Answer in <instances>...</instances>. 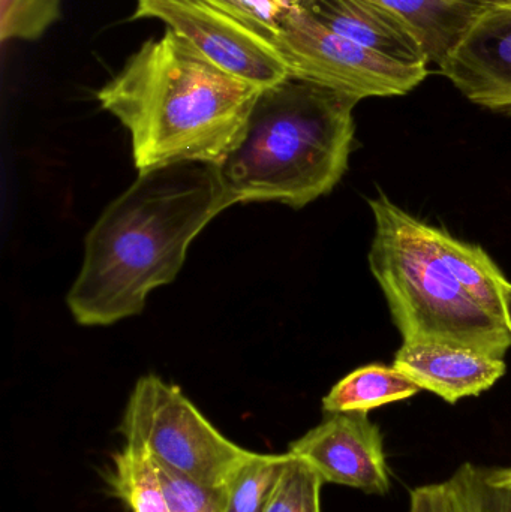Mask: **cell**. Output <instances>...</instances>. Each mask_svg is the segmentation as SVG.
<instances>
[{"label": "cell", "instance_id": "cell-1", "mask_svg": "<svg viewBox=\"0 0 511 512\" xmlns=\"http://www.w3.org/2000/svg\"><path fill=\"white\" fill-rule=\"evenodd\" d=\"M216 165L143 171L99 216L66 303L87 327L138 315L153 289L176 279L192 240L228 207Z\"/></svg>", "mask_w": 511, "mask_h": 512}, {"label": "cell", "instance_id": "cell-2", "mask_svg": "<svg viewBox=\"0 0 511 512\" xmlns=\"http://www.w3.org/2000/svg\"><path fill=\"white\" fill-rule=\"evenodd\" d=\"M261 90L167 29L129 57L98 101L128 129L143 173L185 162L219 167L242 137Z\"/></svg>", "mask_w": 511, "mask_h": 512}, {"label": "cell", "instance_id": "cell-3", "mask_svg": "<svg viewBox=\"0 0 511 512\" xmlns=\"http://www.w3.org/2000/svg\"><path fill=\"white\" fill-rule=\"evenodd\" d=\"M359 102L299 77L261 90L242 137L218 167L233 204L302 209L330 194L348 170Z\"/></svg>", "mask_w": 511, "mask_h": 512}, {"label": "cell", "instance_id": "cell-4", "mask_svg": "<svg viewBox=\"0 0 511 512\" xmlns=\"http://www.w3.org/2000/svg\"><path fill=\"white\" fill-rule=\"evenodd\" d=\"M368 203L375 219L369 267L404 343H447L504 358L511 346L507 322L453 276L432 242L431 225L384 194Z\"/></svg>", "mask_w": 511, "mask_h": 512}, {"label": "cell", "instance_id": "cell-5", "mask_svg": "<svg viewBox=\"0 0 511 512\" xmlns=\"http://www.w3.org/2000/svg\"><path fill=\"white\" fill-rule=\"evenodd\" d=\"M119 433L125 445L147 451L195 483L224 489L254 451L225 438L177 385L147 375L126 403Z\"/></svg>", "mask_w": 511, "mask_h": 512}, {"label": "cell", "instance_id": "cell-6", "mask_svg": "<svg viewBox=\"0 0 511 512\" xmlns=\"http://www.w3.org/2000/svg\"><path fill=\"white\" fill-rule=\"evenodd\" d=\"M273 44L291 77L359 101L407 95L428 77V66L404 65L374 53L327 29L293 2L276 18Z\"/></svg>", "mask_w": 511, "mask_h": 512}, {"label": "cell", "instance_id": "cell-7", "mask_svg": "<svg viewBox=\"0 0 511 512\" xmlns=\"http://www.w3.org/2000/svg\"><path fill=\"white\" fill-rule=\"evenodd\" d=\"M156 18L225 71L266 89L291 77L273 30L215 0H137L132 20Z\"/></svg>", "mask_w": 511, "mask_h": 512}, {"label": "cell", "instance_id": "cell-8", "mask_svg": "<svg viewBox=\"0 0 511 512\" xmlns=\"http://www.w3.org/2000/svg\"><path fill=\"white\" fill-rule=\"evenodd\" d=\"M288 453L306 460L324 483L387 495L392 487L380 427L366 412L327 414L314 429L291 442Z\"/></svg>", "mask_w": 511, "mask_h": 512}, {"label": "cell", "instance_id": "cell-9", "mask_svg": "<svg viewBox=\"0 0 511 512\" xmlns=\"http://www.w3.org/2000/svg\"><path fill=\"white\" fill-rule=\"evenodd\" d=\"M438 68L473 104L511 114V2L486 5Z\"/></svg>", "mask_w": 511, "mask_h": 512}, {"label": "cell", "instance_id": "cell-10", "mask_svg": "<svg viewBox=\"0 0 511 512\" xmlns=\"http://www.w3.org/2000/svg\"><path fill=\"white\" fill-rule=\"evenodd\" d=\"M393 366L447 403L491 390L506 373L503 358L464 346L435 342H407L396 352Z\"/></svg>", "mask_w": 511, "mask_h": 512}, {"label": "cell", "instance_id": "cell-11", "mask_svg": "<svg viewBox=\"0 0 511 512\" xmlns=\"http://www.w3.org/2000/svg\"><path fill=\"white\" fill-rule=\"evenodd\" d=\"M327 29L387 59L429 66L419 33L377 0H291Z\"/></svg>", "mask_w": 511, "mask_h": 512}, {"label": "cell", "instance_id": "cell-12", "mask_svg": "<svg viewBox=\"0 0 511 512\" xmlns=\"http://www.w3.org/2000/svg\"><path fill=\"white\" fill-rule=\"evenodd\" d=\"M413 26L422 39L429 63L440 66L474 18L485 8L470 0H377Z\"/></svg>", "mask_w": 511, "mask_h": 512}, {"label": "cell", "instance_id": "cell-13", "mask_svg": "<svg viewBox=\"0 0 511 512\" xmlns=\"http://www.w3.org/2000/svg\"><path fill=\"white\" fill-rule=\"evenodd\" d=\"M419 385L395 366L360 367L338 382L323 399L326 414L366 412L389 403L401 402L420 393Z\"/></svg>", "mask_w": 511, "mask_h": 512}, {"label": "cell", "instance_id": "cell-14", "mask_svg": "<svg viewBox=\"0 0 511 512\" xmlns=\"http://www.w3.org/2000/svg\"><path fill=\"white\" fill-rule=\"evenodd\" d=\"M431 237L438 254L465 291L492 315L506 321L500 292L504 276L491 256L480 246L461 242L440 228L431 227Z\"/></svg>", "mask_w": 511, "mask_h": 512}, {"label": "cell", "instance_id": "cell-15", "mask_svg": "<svg viewBox=\"0 0 511 512\" xmlns=\"http://www.w3.org/2000/svg\"><path fill=\"white\" fill-rule=\"evenodd\" d=\"M111 462L105 475L111 495L132 512H170L155 459L147 451L125 445Z\"/></svg>", "mask_w": 511, "mask_h": 512}, {"label": "cell", "instance_id": "cell-16", "mask_svg": "<svg viewBox=\"0 0 511 512\" xmlns=\"http://www.w3.org/2000/svg\"><path fill=\"white\" fill-rule=\"evenodd\" d=\"M446 487L452 512H511V466L462 463Z\"/></svg>", "mask_w": 511, "mask_h": 512}, {"label": "cell", "instance_id": "cell-17", "mask_svg": "<svg viewBox=\"0 0 511 512\" xmlns=\"http://www.w3.org/2000/svg\"><path fill=\"white\" fill-rule=\"evenodd\" d=\"M291 454L252 453L234 472L227 487V512H264Z\"/></svg>", "mask_w": 511, "mask_h": 512}, {"label": "cell", "instance_id": "cell-18", "mask_svg": "<svg viewBox=\"0 0 511 512\" xmlns=\"http://www.w3.org/2000/svg\"><path fill=\"white\" fill-rule=\"evenodd\" d=\"M324 484L323 478L306 460L291 454L264 512H321Z\"/></svg>", "mask_w": 511, "mask_h": 512}, {"label": "cell", "instance_id": "cell-19", "mask_svg": "<svg viewBox=\"0 0 511 512\" xmlns=\"http://www.w3.org/2000/svg\"><path fill=\"white\" fill-rule=\"evenodd\" d=\"M170 512H227V490L195 483L191 478L155 460Z\"/></svg>", "mask_w": 511, "mask_h": 512}, {"label": "cell", "instance_id": "cell-20", "mask_svg": "<svg viewBox=\"0 0 511 512\" xmlns=\"http://www.w3.org/2000/svg\"><path fill=\"white\" fill-rule=\"evenodd\" d=\"M62 0H0V36L36 39L60 18Z\"/></svg>", "mask_w": 511, "mask_h": 512}, {"label": "cell", "instance_id": "cell-21", "mask_svg": "<svg viewBox=\"0 0 511 512\" xmlns=\"http://www.w3.org/2000/svg\"><path fill=\"white\" fill-rule=\"evenodd\" d=\"M221 5L227 6L231 11L261 21L273 30L276 18L290 5L291 0H215Z\"/></svg>", "mask_w": 511, "mask_h": 512}, {"label": "cell", "instance_id": "cell-22", "mask_svg": "<svg viewBox=\"0 0 511 512\" xmlns=\"http://www.w3.org/2000/svg\"><path fill=\"white\" fill-rule=\"evenodd\" d=\"M410 512H452L446 483L428 484L411 490Z\"/></svg>", "mask_w": 511, "mask_h": 512}, {"label": "cell", "instance_id": "cell-23", "mask_svg": "<svg viewBox=\"0 0 511 512\" xmlns=\"http://www.w3.org/2000/svg\"><path fill=\"white\" fill-rule=\"evenodd\" d=\"M501 300H503L504 316L511 333V283L504 277L500 282Z\"/></svg>", "mask_w": 511, "mask_h": 512}, {"label": "cell", "instance_id": "cell-24", "mask_svg": "<svg viewBox=\"0 0 511 512\" xmlns=\"http://www.w3.org/2000/svg\"><path fill=\"white\" fill-rule=\"evenodd\" d=\"M485 2L489 3V5H494V3L511 2V0H485Z\"/></svg>", "mask_w": 511, "mask_h": 512}, {"label": "cell", "instance_id": "cell-25", "mask_svg": "<svg viewBox=\"0 0 511 512\" xmlns=\"http://www.w3.org/2000/svg\"><path fill=\"white\" fill-rule=\"evenodd\" d=\"M470 2H477V3H483V5H489V3H486L485 0H470Z\"/></svg>", "mask_w": 511, "mask_h": 512}]
</instances>
